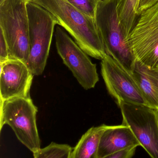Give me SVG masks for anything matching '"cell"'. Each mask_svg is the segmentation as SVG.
Masks as SVG:
<instances>
[{
    "label": "cell",
    "mask_w": 158,
    "mask_h": 158,
    "mask_svg": "<svg viewBox=\"0 0 158 158\" xmlns=\"http://www.w3.org/2000/svg\"><path fill=\"white\" fill-rule=\"evenodd\" d=\"M54 16L78 45L91 57L102 60L105 51L95 19L83 13L66 0H28Z\"/></svg>",
    "instance_id": "obj_1"
},
{
    "label": "cell",
    "mask_w": 158,
    "mask_h": 158,
    "mask_svg": "<svg viewBox=\"0 0 158 158\" xmlns=\"http://www.w3.org/2000/svg\"><path fill=\"white\" fill-rule=\"evenodd\" d=\"M29 25V56L26 65L33 76L42 75L49 56L52 38L58 21L37 4L27 2Z\"/></svg>",
    "instance_id": "obj_2"
},
{
    "label": "cell",
    "mask_w": 158,
    "mask_h": 158,
    "mask_svg": "<svg viewBox=\"0 0 158 158\" xmlns=\"http://www.w3.org/2000/svg\"><path fill=\"white\" fill-rule=\"evenodd\" d=\"M95 20L106 54L132 73L136 59L121 26L116 0H101Z\"/></svg>",
    "instance_id": "obj_3"
},
{
    "label": "cell",
    "mask_w": 158,
    "mask_h": 158,
    "mask_svg": "<svg viewBox=\"0 0 158 158\" xmlns=\"http://www.w3.org/2000/svg\"><path fill=\"white\" fill-rule=\"evenodd\" d=\"M27 0H4L0 3V31L8 47L9 59L27 63L29 25Z\"/></svg>",
    "instance_id": "obj_4"
},
{
    "label": "cell",
    "mask_w": 158,
    "mask_h": 158,
    "mask_svg": "<svg viewBox=\"0 0 158 158\" xmlns=\"http://www.w3.org/2000/svg\"><path fill=\"white\" fill-rule=\"evenodd\" d=\"M37 112L30 96L1 101V130L5 124L9 125L19 141L33 154L41 148Z\"/></svg>",
    "instance_id": "obj_5"
},
{
    "label": "cell",
    "mask_w": 158,
    "mask_h": 158,
    "mask_svg": "<svg viewBox=\"0 0 158 158\" xmlns=\"http://www.w3.org/2000/svg\"><path fill=\"white\" fill-rule=\"evenodd\" d=\"M129 42L136 60L158 71V2L140 14Z\"/></svg>",
    "instance_id": "obj_6"
},
{
    "label": "cell",
    "mask_w": 158,
    "mask_h": 158,
    "mask_svg": "<svg viewBox=\"0 0 158 158\" xmlns=\"http://www.w3.org/2000/svg\"><path fill=\"white\" fill-rule=\"evenodd\" d=\"M122 124L130 127L140 146L158 158V110L147 106L120 102Z\"/></svg>",
    "instance_id": "obj_7"
},
{
    "label": "cell",
    "mask_w": 158,
    "mask_h": 158,
    "mask_svg": "<svg viewBox=\"0 0 158 158\" xmlns=\"http://www.w3.org/2000/svg\"><path fill=\"white\" fill-rule=\"evenodd\" d=\"M55 38L58 53L80 85L85 90L94 88L99 81L96 65L60 26Z\"/></svg>",
    "instance_id": "obj_8"
},
{
    "label": "cell",
    "mask_w": 158,
    "mask_h": 158,
    "mask_svg": "<svg viewBox=\"0 0 158 158\" xmlns=\"http://www.w3.org/2000/svg\"><path fill=\"white\" fill-rule=\"evenodd\" d=\"M101 74L109 93L117 105L124 102L148 106L132 73L108 55L101 60Z\"/></svg>",
    "instance_id": "obj_9"
},
{
    "label": "cell",
    "mask_w": 158,
    "mask_h": 158,
    "mask_svg": "<svg viewBox=\"0 0 158 158\" xmlns=\"http://www.w3.org/2000/svg\"><path fill=\"white\" fill-rule=\"evenodd\" d=\"M1 101L29 96L33 75L25 63L9 59L0 64Z\"/></svg>",
    "instance_id": "obj_10"
},
{
    "label": "cell",
    "mask_w": 158,
    "mask_h": 158,
    "mask_svg": "<svg viewBox=\"0 0 158 158\" xmlns=\"http://www.w3.org/2000/svg\"><path fill=\"white\" fill-rule=\"evenodd\" d=\"M138 146L140 144L129 126L108 125L100 137L97 158Z\"/></svg>",
    "instance_id": "obj_11"
},
{
    "label": "cell",
    "mask_w": 158,
    "mask_h": 158,
    "mask_svg": "<svg viewBox=\"0 0 158 158\" xmlns=\"http://www.w3.org/2000/svg\"><path fill=\"white\" fill-rule=\"evenodd\" d=\"M132 74L148 106L158 110V71L149 68L136 60Z\"/></svg>",
    "instance_id": "obj_12"
},
{
    "label": "cell",
    "mask_w": 158,
    "mask_h": 158,
    "mask_svg": "<svg viewBox=\"0 0 158 158\" xmlns=\"http://www.w3.org/2000/svg\"><path fill=\"white\" fill-rule=\"evenodd\" d=\"M108 126L102 124L89 129L72 150L70 158H97L100 137Z\"/></svg>",
    "instance_id": "obj_13"
},
{
    "label": "cell",
    "mask_w": 158,
    "mask_h": 158,
    "mask_svg": "<svg viewBox=\"0 0 158 158\" xmlns=\"http://www.w3.org/2000/svg\"><path fill=\"white\" fill-rule=\"evenodd\" d=\"M117 12L121 26L126 37L135 26L139 15L137 13L140 0H116Z\"/></svg>",
    "instance_id": "obj_14"
},
{
    "label": "cell",
    "mask_w": 158,
    "mask_h": 158,
    "mask_svg": "<svg viewBox=\"0 0 158 158\" xmlns=\"http://www.w3.org/2000/svg\"><path fill=\"white\" fill-rule=\"evenodd\" d=\"M72 151L69 145L53 142L33 153V158H70Z\"/></svg>",
    "instance_id": "obj_15"
},
{
    "label": "cell",
    "mask_w": 158,
    "mask_h": 158,
    "mask_svg": "<svg viewBox=\"0 0 158 158\" xmlns=\"http://www.w3.org/2000/svg\"><path fill=\"white\" fill-rule=\"evenodd\" d=\"M71 5L88 16L95 19L97 6L101 0H66Z\"/></svg>",
    "instance_id": "obj_16"
},
{
    "label": "cell",
    "mask_w": 158,
    "mask_h": 158,
    "mask_svg": "<svg viewBox=\"0 0 158 158\" xmlns=\"http://www.w3.org/2000/svg\"><path fill=\"white\" fill-rule=\"evenodd\" d=\"M9 59L8 47L3 34L0 31V64Z\"/></svg>",
    "instance_id": "obj_17"
},
{
    "label": "cell",
    "mask_w": 158,
    "mask_h": 158,
    "mask_svg": "<svg viewBox=\"0 0 158 158\" xmlns=\"http://www.w3.org/2000/svg\"><path fill=\"white\" fill-rule=\"evenodd\" d=\"M136 148H134L122 150L102 158H132L135 154Z\"/></svg>",
    "instance_id": "obj_18"
},
{
    "label": "cell",
    "mask_w": 158,
    "mask_h": 158,
    "mask_svg": "<svg viewBox=\"0 0 158 158\" xmlns=\"http://www.w3.org/2000/svg\"><path fill=\"white\" fill-rule=\"evenodd\" d=\"M158 2V0H140L138 5L137 13L140 15V14L150 8Z\"/></svg>",
    "instance_id": "obj_19"
},
{
    "label": "cell",
    "mask_w": 158,
    "mask_h": 158,
    "mask_svg": "<svg viewBox=\"0 0 158 158\" xmlns=\"http://www.w3.org/2000/svg\"><path fill=\"white\" fill-rule=\"evenodd\" d=\"M4 1V0H0V3H2V2H3Z\"/></svg>",
    "instance_id": "obj_20"
},
{
    "label": "cell",
    "mask_w": 158,
    "mask_h": 158,
    "mask_svg": "<svg viewBox=\"0 0 158 158\" xmlns=\"http://www.w3.org/2000/svg\"><path fill=\"white\" fill-rule=\"evenodd\" d=\"M27 1H28V0H27Z\"/></svg>",
    "instance_id": "obj_21"
}]
</instances>
